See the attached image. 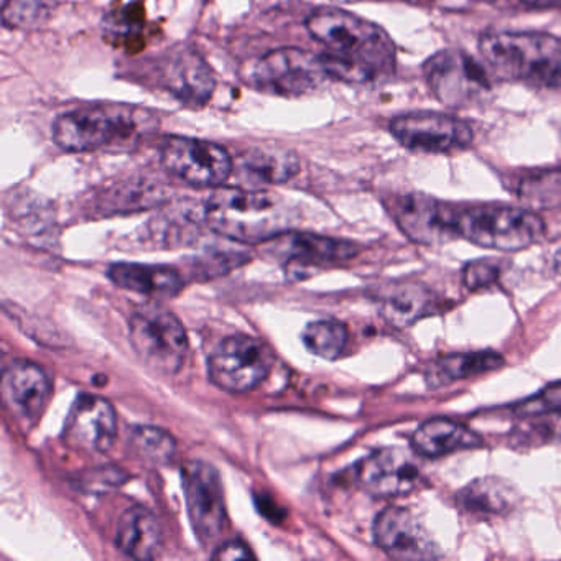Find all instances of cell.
<instances>
[{"label": "cell", "mask_w": 561, "mask_h": 561, "mask_svg": "<svg viewBox=\"0 0 561 561\" xmlns=\"http://www.w3.org/2000/svg\"><path fill=\"white\" fill-rule=\"evenodd\" d=\"M331 80L366 84L387 80L396 70V45L373 22L340 8H320L307 19Z\"/></svg>", "instance_id": "cell-1"}, {"label": "cell", "mask_w": 561, "mask_h": 561, "mask_svg": "<svg viewBox=\"0 0 561 561\" xmlns=\"http://www.w3.org/2000/svg\"><path fill=\"white\" fill-rule=\"evenodd\" d=\"M156 119L139 107L123 104H100L78 107L58 117L54 124V140L67 152L133 147L152 133Z\"/></svg>", "instance_id": "cell-2"}, {"label": "cell", "mask_w": 561, "mask_h": 561, "mask_svg": "<svg viewBox=\"0 0 561 561\" xmlns=\"http://www.w3.org/2000/svg\"><path fill=\"white\" fill-rule=\"evenodd\" d=\"M205 219L213 231L242 244L274 241L288 225L287 209L274 193L221 186L209 196Z\"/></svg>", "instance_id": "cell-3"}, {"label": "cell", "mask_w": 561, "mask_h": 561, "mask_svg": "<svg viewBox=\"0 0 561 561\" xmlns=\"http://www.w3.org/2000/svg\"><path fill=\"white\" fill-rule=\"evenodd\" d=\"M479 51L495 75L538 88H561V41L538 32H494Z\"/></svg>", "instance_id": "cell-4"}, {"label": "cell", "mask_w": 561, "mask_h": 561, "mask_svg": "<svg viewBox=\"0 0 561 561\" xmlns=\"http://www.w3.org/2000/svg\"><path fill=\"white\" fill-rule=\"evenodd\" d=\"M456 238L479 248L515 252L540 241L545 222L527 208L505 205H478L455 213Z\"/></svg>", "instance_id": "cell-5"}, {"label": "cell", "mask_w": 561, "mask_h": 561, "mask_svg": "<svg viewBox=\"0 0 561 561\" xmlns=\"http://www.w3.org/2000/svg\"><path fill=\"white\" fill-rule=\"evenodd\" d=\"M245 83L272 96L300 98L314 93L330 81L323 60L301 48H278L251 61Z\"/></svg>", "instance_id": "cell-6"}, {"label": "cell", "mask_w": 561, "mask_h": 561, "mask_svg": "<svg viewBox=\"0 0 561 561\" xmlns=\"http://www.w3.org/2000/svg\"><path fill=\"white\" fill-rule=\"evenodd\" d=\"M130 343L139 359L153 373L173 376L188 354L182 321L165 308L147 307L130 318Z\"/></svg>", "instance_id": "cell-7"}, {"label": "cell", "mask_w": 561, "mask_h": 561, "mask_svg": "<svg viewBox=\"0 0 561 561\" xmlns=\"http://www.w3.org/2000/svg\"><path fill=\"white\" fill-rule=\"evenodd\" d=\"M423 75L436 100L455 110L479 103L492 87L484 67L458 50L433 55L423 67Z\"/></svg>", "instance_id": "cell-8"}, {"label": "cell", "mask_w": 561, "mask_h": 561, "mask_svg": "<svg viewBox=\"0 0 561 561\" xmlns=\"http://www.w3.org/2000/svg\"><path fill=\"white\" fill-rule=\"evenodd\" d=\"M167 172L198 188H219L234 170V160L218 144L190 137H169L160 149Z\"/></svg>", "instance_id": "cell-9"}, {"label": "cell", "mask_w": 561, "mask_h": 561, "mask_svg": "<svg viewBox=\"0 0 561 561\" xmlns=\"http://www.w3.org/2000/svg\"><path fill=\"white\" fill-rule=\"evenodd\" d=\"M186 507L196 538L205 547L218 543L226 527L225 489L215 466L190 461L183 466Z\"/></svg>", "instance_id": "cell-10"}, {"label": "cell", "mask_w": 561, "mask_h": 561, "mask_svg": "<svg viewBox=\"0 0 561 561\" xmlns=\"http://www.w3.org/2000/svg\"><path fill=\"white\" fill-rule=\"evenodd\" d=\"M209 377L228 392H249L271 373V354L257 337H226L209 357Z\"/></svg>", "instance_id": "cell-11"}, {"label": "cell", "mask_w": 561, "mask_h": 561, "mask_svg": "<svg viewBox=\"0 0 561 561\" xmlns=\"http://www.w3.org/2000/svg\"><path fill=\"white\" fill-rule=\"evenodd\" d=\"M390 133L405 149L422 153L456 152L474 139L469 124L439 113L403 114L390 123Z\"/></svg>", "instance_id": "cell-12"}, {"label": "cell", "mask_w": 561, "mask_h": 561, "mask_svg": "<svg viewBox=\"0 0 561 561\" xmlns=\"http://www.w3.org/2000/svg\"><path fill=\"white\" fill-rule=\"evenodd\" d=\"M390 213L403 234L416 244L436 245L456 239L455 206L409 193L392 199Z\"/></svg>", "instance_id": "cell-13"}, {"label": "cell", "mask_w": 561, "mask_h": 561, "mask_svg": "<svg viewBox=\"0 0 561 561\" xmlns=\"http://www.w3.org/2000/svg\"><path fill=\"white\" fill-rule=\"evenodd\" d=\"M116 435V410L106 399L83 393L75 400L64 430L65 442L71 448L104 453L113 446Z\"/></svg>", "instance_id": "cell-14"}, {"label": "cell", "mask_w": 561, "mask_h": 561, "mask_svg": "<svg viewBox=\"0 0 561 561\" xmlns=\"http://www.w3.org/2000/svg\"><path fill=\"white\" fill-rule=\"evenodd\" d=\"M415 455L402 448H386L373 453L357 469L360 488L374 497H399L409 494L420 482V466Z\"/></svg>", "instance_id": "cell-15"}, {"label": "cell", "mask_w": 561, "mask_h": 561, "mask_svg": "<svg viewBox=\"0 0 561 561\" xmlns=\"http://www.w3.org/2000/svg\"><path fill=\"white\" fill-rule=\"evenodd\" d=\"M374 540L380 550L399 560H432L439 550L419 518L403 507H387L374 522Z\"/></svg>", "instance_id": "cell-16"}, {"label": "cell", "mask_w": 561, "mask_h": 561, "mask_svg": "<svg viewBox=\"0 0 561 561\" xmlns=\"http://www.w3.org/2000/svg\"><path fill=\"white\" fill-rule=\"evenodd\" d=\"M51 397L50 377L27 360L12 363L2 377V399L9 412L32 425L41 419Z\"/></svg>", "instance_id": "cell-17"}, {"label": "cell", "mask_w": 561, "mask_h": 561, "mask_svg": "<svg viewBox=\"0 0 561 561\" xmlns=\"http://www.w3.org/2000/svg\"><path fill=\"white\" fill-rule=\"evenodd\" d=\"M167 90L190 107H202L215 93L216 80L211 68L196 51L182 50L163 67Z\"/></svg>", "instance_id": "cell-18"}, {"label": "cell", "mask_w": 561, "mask_h": 561, "mask_svg": "<svg viewBox=\"0 0 561 561\" xmlns=\"http://www.w3.org/2000/svg\"><path fill=\"white\" fill-rule=\"evenodd\" d=\"M380 314L397 328H407L436 311V297L413 282L387 284L377 294Z\"/></svg>", "instance_id": "cell-19"}, {"label": "cell", "mask_w": 561, "mask_h": 561, "mask_svg": "<svg viewBox=\"0 0 561 561\" xmlns=\"http://www.w3.org/2000/svg\"><path fill=\"white\" fill-rule=\"evenodd\" d=\"M479 446H482V438L478 433L448 419L426 420L412 436L413 451L425 458H439Z\"/></svg>", "instance_id": "cell-20"}, {"label": "cell", "mask_w": 561, "mask_h": 561, "mask_svg": "<svg viewBox=\"0 0 561 561\" xmlns=\"http://www.w3.org/2000/svg\"><path fill=\"white\" fill-rule=\"evenodd\" d=\"M116 545L134 560H153L162 548V530L159 520L149 508L129 507L119 518Z\"/></svg>", "instance_id": "cell-21"}, {"label": "cell", "mask_w": 561, "mask_h": 561, "mask_svg": "<svg viewBox=\"0 0 561 561\" xmlns=\"http://www.w3.org/2000/svg\"><path fill=\"white\" fill-rule=\"evenodd\" d=\"M117 287L152 298H172L182 291V275L165 265L114 264L107 272Z\"/></svg>", "instance_id": "cell-22"}, {"label": "cell", "mask_w": 561, "mask_h": 561, "mask_svg": "<svg viewBox=\"0 0 561 561\" xmlns=\"http://www.w3.org/2000/svg\"><path fill=\"white\" fill-rule=\"evenodd\" d=\"M504 364V356L494 351L446 354L425 367V382L430 389H439L458 380L501 369Z\"/></svg>", "instance_id": "cell-23"}, {"label": "cell", "mask_w": 561, "mask_h": 561, "mask_svg": "<svg viewBox=\"0 0 561 561\" xmlns=\"http://www.w3.org/2000/svg\"><path fill=\"white\" fill-rule=\"evenodd\" d=\"M282 252H287L288 262L301 265L333 264V262L347 261L357 255L359 248L353 242L340 239L324 238V236L284 234L274 239Z\"/></svg>", "instance_id": "cell-24"}, {"label": "cell", "mask_w": 561, "mask_h": 561, "mask_svg": "<svg viewBox=\"0 0 561 561\" xmlns=\"http://www.w3.org/2000/svg\"><path fill=\"white\" fill-rule=\"evenodd\" d=\"M517 499V492L508 482L497 478H482L462 488L456 494V504L462 512L476 517H497L511 512Z\"/></svg>", "instance_id": "cell-25"}, {"label": "cell", "mask_w": 561, "mask_h": 561, "mask_svg": "<svg viewBox=\"0 0 561 561\" xmlns=\"http://www.w3.org/2000/svg\"><path fill=\"white\" fill-rule=\"evenodd\" d=\"M242 169L259 182L280 185L300 170L298 157L284 147H252L241 159Z\"/></svg>", "instance_id": "cell-26"}, {"label": "cell", "mask_w": 561, "mask_h": 561, "mask_svg": "<svg viewBox=\"0 0 561 561\" xmlns=\"http://www.w3.org/2000/svg\"><path fill=\"white\" fill-rule=\"evenodd\" d=\"M347 337V328L336 320L311 321L304 331L307 350L318 357L330 360L337 359L343 354Z\"/></svg>", "instance_id": "cell-27"}, {"label": "cell", "mask_w": 561, "mask_h": 561, "mask_svg": "<svg viewBox=\"0 0 561 561\" xmlns=\"http://www.w3.org/2000/svg\"><path fill=\"white\" fill-rule=\"evenodd\" d=\"M55 0H5L2 24L15 31H35L50 21Z\"/></svg>", "instance_id": "cell-28"}, {"label": "cell", "mask_w": 561, "mask_h": 561, "mask_svg": "<svg viewBox=\"0 0 561 561\" xmlns=\"http://www.w3.org/2000/svg\"><path fill=\"white\" fill-rule=\"evenodd\" d=\"M518 198L534 209H550L561 205V172H541L527 176L518 186Z\"/></svg>", "instance_id": "cell-29"}, {"label": "cell", "mask_w": 561, "mask_h": 561, "mask_svg": "<svg viewBox=\"0 0 561 561\" xmlns=\"http://www.w3.org/2000/svg\"><path fill=\"white\" fill-rule=\"evenodd\" d=\"M134 449L153 465H165L175 455L176 443L172 435L162 428L139 426L130 438Z\"/></svg>", "instance_id": "cell-30"}, {"label": "cell", "mask_w": 561, "mask_h": 561, "mask_svg": "<svg viewBox=\"0 0 561 561\" xmlns=\"http://www.w3.org/2000/svg\"><path fill=\"white\" fill-rule=\"evenodd\" d=\"M514 442L518 446L541 445L561 439V412L524 416V422L514 430Z\"/></svg>", "instance_id": "cell-31"}, {"label": "cell", "mask_w": 561, "mask_h": 561, "mask_svg": "<svg viewBox=\"0 0 561 561\" xmlns=\"http://www.w3.org/2000/svg\"><path fill=\"white\" fill-rule=\"evenodd\" d=\"M501 274L502 267L499 262L492 259H479V261L469 262L462 268V285L471 291L484 290L497 284Z\"/></svg>", "instance_id": "cell-32"}, {"label": "cell", "mask_w": 561, "mask_h": 561, "mask_svg": "<svg viewBox=\"0 0 561 561\" xmlns=\"http://www.w3.org/2000/svg\"><path fill=\"white\" fill-rule=\"evenodd\" d=\"M515 415L534 416L543 415V413L561 412V382L553 383L541 390L538 396L530 397V399L518 402L514 407Z\"/></svg>", "instance_id": "cell-33"}, {"label": "cell", "mask_w": 561, "mask_h": 561, "mask_svg": "<svg viewBox=\"0 0 561 561\" xmlns=\"http://www.w3.org/2000/svg\"><path fill=\"white\" fill-rule=\"evenodd\" d=\"M252 557L254 553L249 550L248 545L239 540L226 541V543L219 545L213 553L215 560H249Z\"/></svg>", "instance_id": "cell-34"}, {"label": "cell", "mask_w": 561, "mask_h": 561, "mask_svg": "<svg viewBox=\"0 0 561 561\" xmlns=\"http://www.w3.org/2000/svg\"><path fill=\"white\" fill-rule=\"evenodd\" d=\"M515 2L534 9L558 8V5H561V0H515Z\"/></svg>", "instance_id": "cell-35"}, {"label": "cell", "mask_w": 561, "mask_h": 561, "mask_svg": "<svg viewBox=\"0 0 561 561\" xmlns=\"http://www.w3.org/2000/svg\"><path fill=\"white\" fill-rule=\"evenodd\" d=\"M347 2H350V0H347Z\"/></svg>", "instance_id": "cell-36"}]
</instances>
